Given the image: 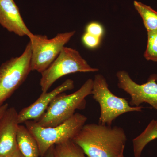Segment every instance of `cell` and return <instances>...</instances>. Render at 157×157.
<instances>
[{
	"label": "cell",
	"mask_w": 157,
	"mask_h": 157,
	"mask_svg": "<svg viewBox=\"0 0 157 157\" xmlns=\"http://www.w3.org/2000/svg\"><path fill=\"white\" fill-rule=\"evenodd\" d=\"M127 140L122 128L99 123L85 124L72 140L88 157H119Z\"/></svg>",
	"instance_id": "6da1fadb"
},
{
	"label": "cell",
	"mask_w": 157,
	"mask_h": 157,
	"mask_svg": "<svg viewBox=\"0 0 157 157\" xmlns=\"http://www.w3.org/2000/svg\"><path fill=\"white\" fill-rule=\"evenodd\" d=\"M93 86V79L89 78L75 92L70 94L64 93L60 94L36 122L45 128L56 126L64 122L75 114L76 110L85 108L86 98L91 94Z\"/></svg>",
	"instance_id": "7a4b0ae2"
},
{
	"label": "cell",
	"mask_w": 157,
	"mask_h": 157,
	"mask_svg": "<svg viewBox=\"0 0 157 157\" xmlns=\"http://www.w3.org/2000/svg\"><path fill=\"white\" fill-rule=\"evenodd\" d=\"M87 120L86 116L77 113L56 126L45 128L34 121H27L24 123L36 138L42 157L52 147L73 140L85 124Z\"/></svg>",
	"instance_id": "3957f363"
},
{
	"label": "cell",
	"mask_w": 157,
	"mask_h": 157,
	"mask_svg": "<svg viewBox=\"0 0 157 157\" xmlns=\"http://www.w3.org/2000/svg\"><path fill=\"white\" fill-rule=\"evenodd\" d=\"M91 94L99 103L101 115L99 123L111 126L119 116L127 113L141 112L143 107H132L125 98H120L111 92L106 78L101 74H96L93 79Z\"/></svg>",
	"instance_id": "277c9868"
},
{
	"label": "cell",
	"mask_w": 157,
	"mask_h": 157,
	"mask_svg": "<svg viewBox=\"0 0 157 157\" xmlns=\"http://www.w3.org/2000/svg\"><path fill=\"white\" fill-rule=\"evenodd\" d=\"M92 67L78 51L65 46L54 61L41 73L40 85L42 92H46L59 78L71 74L82 72L89 73L98 71Z\"/></svg>",
	"instance_id": "5b68a950"
},
{
	"label": "cell",
	"mask_w": 157,
	"mask_h": 157,
	"mask_svg": "<svg viewBox=\"0 0 157 157\" xmlns=\"http://www.w3.org/2000/svg\"><path fill=\"white\" fill-rule=\"evenodd\" d=\"M75 33L73 31L58 34L52 39L45 35L33 34L29 38L32 50L31 70L41 73L44 72L54 61Z\"/></svg>",
	"instance_id": "8992f818"
},
{
	"label": "cell",
	"mask_w": 157,
	"mask_h": 157,
	"mask_svg": "<svg viewBox=\"0 0 157 157\" xmlns=\"http://www.w3.org/2000/svg\"><path fill=\"white\" fill-rule=\"evenodd\" d=\"M31 46L29 42L21 55L0 66V106L24 82L31 72Z\"/></svg>",
	"instance_id": "52a82bcc"
},
{
	"label": "cell",
	"mask_w": 157,
	"mask_h": 157,
	"mask_svg": "<svg viewBox=\"0 0 157 157\" xmlns=\"http://www.w3.org/2000/svg\"><path fill=\"white\" fill-rule=\"evenodd\" d=\"M117 86L131 96L129 102L132 107H139L142 103L150 105L157 111V75L152 74L146 83L139 84L131 78L125 70H121L116 74Z\"/></svg>",
	"instance_id": "ba28073f"
},
{
	"label": "cell",
	"mask_w": 157,
	"mask_h": 157,
	"mask_svg": "<svg viewBox=\"0 0 157 157\" xmlns=\"http://www.w3.org/2000/svg\"><path fill=\"white\" fill-rule=\"evenodd\" d=\"M74 88V81L72 79H68L52 90L42 92L36 101L28 107L23 108L18 113L19 124L24 123L29 121H38L45 113L49 105L57 96Z\"/></svg>",
	"instance_id": "9c48e42d"
},
{
	"label": "cell",
	"mask_w": 157,
	"mask_h": 157,
	"mask_svg": "<svg viewBox=\"0 0 157 157\" xmlns=\"http://www.w3.org/2000/svg\"><path fill=\"white\" fill-rule=\"evenodd\" d=\"M20 124L18 113L9 107L0 120V157H7L16 150L17 134Z\"/></svg>",
	"instance_id": "30bf717a"
},
{
	"label": "cell",
	"mask_w": 157,
	"mask_h": 157,
	"mask_svg": "<svg viewBox=\"0 0 157 157\" xmlns=\"http://www.w3.org/2000/svg\"><path fill=\"white\" fill-rule=\"evenodd\" d=\"M0 25L19 36L29 38L33 34L26 25L14 0H0Z\"/></svg>",
	"instance_id": "8fae6325"
},
{
	"label": "cell",
	"mask_w": 157,
	"mask_h": 157,
	"mask_svg": "<svg viewBox=\"0 0 157 157\" xmlns=\"http://www.w3.org/2000/svg\"><path fill=\"white\" fill-rule=\"evenodd\" d=\"M17 143L18 149L25 157L40 156L36 140L25 125L18 126Z\"/></svg>",
	"instance_id": "7c38bea8"
},
{
	"label": "cell",
	"mask_w": 157,
	"mask_h": 157,
	"mask_svg": "<svg viewBox=\"0 0 157 157\" xmlns=\"http://www.w3.org/2000/svg\"><path fill=\"white\" fill-rule=\"evenodd\" d=\"M157 138V120H152L144 131L132 140L135 157H140L145 147Z\"/></svg>",
	"instance_id": "4fadbf2b"
},
{
	"label": "cell",
	"mask_w": 157,
	"mask_h": 157,
	"mask_svg": "<svg viewBox=\"0 0 157 157\" xmlns=\"http://www.w3.org/2000/svg\"><path fill=\"white\" fill-rule=\"evenodd\" d=\"M134 6L142 18L147 32L157 31V11L150 6L135 1Z\"/></svg>",
	"instance_id": "5bb4252c"
},
{
	"label": "cell",
	"mask_w": 157,
	"mask_h": 157,
	"mask_svg": "<svg viewBox=\"0 0 157 157\" xmlns=\"http://www.w3.org/2000/svg\"><path fill=\"white\" fill-rule=\"evenodd\" d=\"M56 157H86L84 152L72 140H69L54 146Z\"/></svg>",
	"instance_id": "9a60e30c"
},
{
	"label": "cell",
	"mask_w": 157,
	"mask_h": 157,
	"mask_svg": "<svg viewBox=\"0 0 157 157\" xmlns=\"http://www.w3.org/2000/svg\"><path fill=\"white\" fill-rule=\"evenodd\" d=\"M147 33V45L144 56L147 60L157 62V31Z\"/></svg>",
	"instance_id": "2e32d148"
},
{
	"label": "cell",
	"mask_w": 157,
	"mask_h": 157,
	"mask_svg": "<svg viewBox=\"0 0 157 157\" xmlns=\"http://www.w3.org/2000/svg\"><path fill=\"white\" fill-rule=\"evenodd\" d=\"M82 40L85 46L88 48L93 49L99 46L101 39L86 32L82 36Z\"/></svg>",
	"instance_id": "e0dca14e"
},
{
	"label": "cell",
	"mask_w": 157,
	"mask_h": 157,
	"mask_svg": "<svg viewBox=\"0 0 157 157\" xmlns=\"http://www.w3.org/2000/svg\"><path fill=\"white\" fill-rule=\"evenodd\" d=\"M86 32L101 39L104 34V30L101 24L97 22H91L86 25Z\"/></svg>",
	"instance_id": "ac0fdd59"
},
{
	"label": "cell",
	"mask_w": 157,
	"mask_h": 157,
	"mask_svg": "<svg viewBox=\"0 0 157 157\" xmlns=\"http://www.w3.org/2000/svg\"><path fill=\"white\" fill-rule=\"evenodd\" d=\"M42 157H56L54 153V146L52 147Z\"/></svg>",
	"instance_id": "d6986e66"
},
{
	"label": "cell",
	"mask_w": 157,
	"mask_h": 157,
	"mask_svg": "<svg viewBox=\"0 0 157 157\" xmlns=\"http://www.w3.org/2000/svg\"><path fill=\"white\" fill-rule=\"evenodd\" d=\"M9 107V104H4L2 106H0V120Z\"/></svg>",
	"instance_id": "ffe728a7"
},
{
	"label": "cell",
	"mask_w": 157,
	"mask_h": 157,
	"mask_svg": "<svg viewBox=\"0 0 157 157\" xmlns=\"http://www.w3.org/2000/svg\"><path fill=\"white\" fill-rule=\"evenodd\" d=\"M7 157H25L22 154L21 151H20L18 148H17L15 151L12 153L11 155H9Z\"/></svg>",
	"instance_id": "44dd1931"
},
{
	"label": "cell",
	"mask_w": 157,
	"mask_h": 157,
	"mask_svg": "<svg viewBox=\"0 0 157 157\" xmlns=\"http://www.w3.org/2000/svg\"><path fill=\"white\" fill-rule=\"evenodd\" d=\"M119 157H124V153L122 154Z\"/></svg>",
	"instance_id": "7402d4cb"
}]
</instances>
